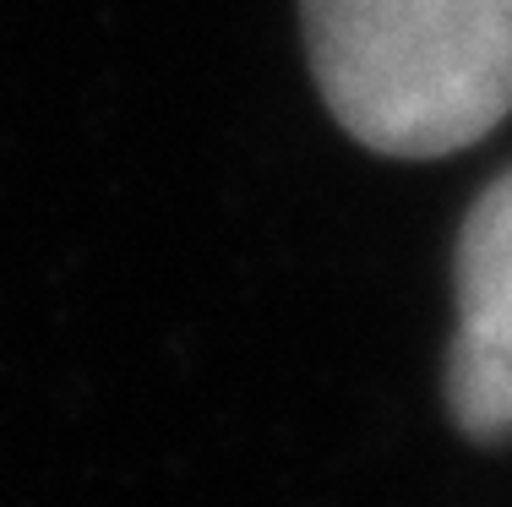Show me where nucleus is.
Returning a JSON list of instances; mask_svg holds the SVG:
<instances>
[{
    "mask_svg": "<svg viewBox=\"0 0 512 507\" xmlns=\"http://www.w3.org/2000/svg\"><path fill=\"white\" fill-rule=\"evenodd\" d=\"M447 404L474 442L512 437V169L474 202L458 240V338Z\"/></svg>",
    "mask_w": 512,
    "mask_h": 507,
    "instance_id": "2",
    "label": "nucleus"
},
{
    "mask_svg": "<svg viewBox=\"0 0 512 507\" xmlns=\"http://www.w3.org/2000/svg\"><path fill=\"white\" fill-rule=\"evenodd\" d=\"M327 110L393 159H442L512 110V0H300Z\"/></svg>",
    "mask_w": 512,
    "mask_h": 507,
    "instance_id": "1",
    "label": "nucleus"
}]
</instances>
